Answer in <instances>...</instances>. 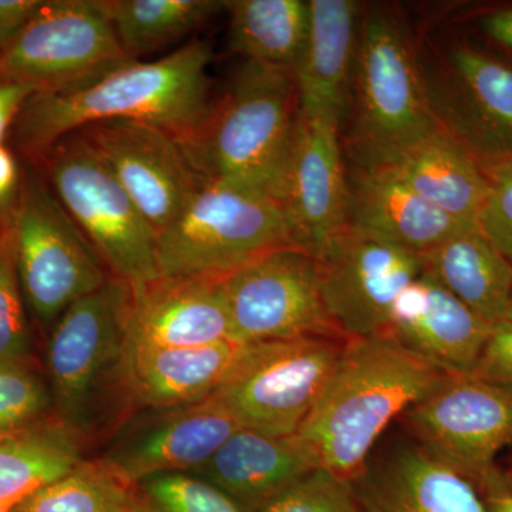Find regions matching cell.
<instances>
[{
	"instance_id": "40",
	"label": "cell",
	"mask_w": 512,
	"mask_h": 512,
	"mask_svg": "<svg viewBox=\"0 0 512 512\" xmlns=\"http://www.w3.org/2000/svg\"><path fill=\"white\" fill-rule=\"evenodd\" d=\"M485 512H512V477L498 468L477 488Z\"/></svg>"
},
{
	"instance_id": "1",
	"label": "cell",
	"mask_w": 512,
	"mask_h": 512,
	"mask_svg": "<svg viewBox=\"0 0 512 512\" xmlns=\"http://www.w3.org/2000/svg\"><path fill=\"white\" fill-rule=\"evenodd\" d=\"M447 376L387 333L346 340L338 365L296 436L311 448L320 468L352 481L393 421Z\"/></svg>"
},
{
	"instance_id": "41",
	"label": "cell",
	"mask_w": 512,
	"mask_h": 512,
	"mask_svg": "<svg viewBox=\"0 0 512 512\" xmlns=\"http://www.w3.org/2000/svg\"><path fill=\"white\" fill-rule=\"evenodd\" d=\"M485 35L512 52V8L495 10L481 20Z\"/></svg>"
},
{
	"instance_id": "10",
	"label": "cell",
	"mask_w": 512,
	"mask_h": 512,
	"mask_svg": "<svg viewBox=\"0 0 512 512\" xmlns=\"http://www.w3.org/2000/svg\"><path fill=\"white\" fill-rule=\"evenodd\" d=\"M136 62L121 47L104 0H49L0 50V80L66 92Z\"/></svg>"
},
{
	"instance_id": "28",
	"label": "cell",
	"mask_w": 512,
	"mask_h": 512,
	"mask_svg": "<svg viewBox=\"0 0 512 512\" xmlns=\"http://www.w3.org/2000/svg\"><path fill=\"white\" fill-rule=\"evenodd\" d=\"M229 46L247 62L291 69L298 63L311 22L305 0L228 2Z\"/></svg>"
},
{
	"instance_id": "21",
	"label": "cell",
	"mask_w": 512,
	"mask_h": 512,
	"mask_svg": "<svg viewBox=\"0 0 512 512\" xmlns=\"http://www.w3.org/2000/svg\"><path fill=\"white\" fill-rule=\"evenodd\" d=\"M319 468L318 458L298 436L269 437L239 429L195 474L220 488L247 512L269 501Z\"/></svg>"
},
{
	"instance_id": "36",
	"label": "cell",
	"mask_w": 512,
	"mask_h": 512,
	"mask_svg": "<svg viewBox=\"0 0 512 512\" xmlns=\"http://www.w3.org/2000/svg\"><path fill=\"white\" fill-rule=\"evenodd\" d=\"M471 375L512 389V325L503 322L491 329Z\"/></svg>"
},
{
	"instance_id": "32",
	"label": "cell",
	"mask_w": 512,
	"mask_h": 512,
	"mask_svg": "<svg viewBox=\"0 0 512 512\" xmlns=\"http://www.w3.org/2000/svg\"><path fill=\"white\" fill-rule=\"evenodd\" d=\"M137 485L148 512H247L220 488L185 471L157 474Z\"/></svg>"
},
{
	"instance_id": "39",
	"label": "cell",
	"mask_w": 512,
	"mask_h": 512,
	"mask_svg": "<svg viewBox=\"0 0 512 512\" xmlns=\"http://www.w3.org/2000/svg\"><path fill=\"white\" fill-rule=\"evenodd\" d=\"M22 177L19 165L8 147L0 146V218L9 215L15 207Z\"/></svg>"
},
{
	"instance_id": "12",
	"label": "cell",
	"mask_w": 512,
	"mask_h": 512,
	"mask_svg": "<svg viewBox=\"0 0 512 512\" xmlns=\"http://www.w3.org/2000/svg\"><path fill=\"white\" fill-rule=\"evenodd\" d=\"M221 286L229 339L237 345L305 336L342 338L323 306L316 258L306 249H272L221 278Z\"/></svg>"
},
{
	"instance_id": "14",
	"label": "cell",
	"mask_w": 512,
	"mask_h": 512,
	"mask_svg": "<svg viewBox=\"0 0 512 512\" xmlns=\"http://www.w3.org/2000/svg\"><path fill=\"white\" fill-rule=\"evenodd\" d=\"M96 151L156 234L202 184L177 137L153 124L106 120L77 131Z\"/></svg>"
},
{
	"instance_id": "4",
	"label": "cell",
	"mask_w": 512,
	"mask_h": 512,
	"mask_svg": "<svg viewBox=\"0 0 512 512\" xmlns=\"http://www.w3.org/2000/svg\"><path fill=\"white\" fill-rule=\"evenodd\" d=\"M131 288L110 278L50 329L47 373L55 416L90 446L137 412L128 382Z\"/></svg>"
},
{
	"instance_id": "38",
	"label": "cell",
	"mask_w": 512,
	"mask_h": 512,
	"mask_svg": "<svg viewBox=\"0 0 512 512\" xmlns=\"http://www.w3.org/2000/svg\"><path fill=\"white\" fill-rule=\"evenodd\" d=\"M35 93L26 84L0 80V146L5 143L10 128L15 126L26 101Z\"/></svg>"
},
{
	"instance_id": "42",
	"label": "cell",
	"mask_w": 512,
	"mask_h": 512,
	"mask_svg": "<svg viewBox=\"0 0 512 512\" xmlns=\"http://www.w3.org/2000/svg\"><path fill=\"white\" fill-rule=\"evenodd\" d=\"M504 322L511 323L512 325V299L510 309H508L507 318H505Z\"/></svg>"
},
{
	"instance_id": "20",
	"label": "cell",
	"mask_w": 512,
	"mask_h": 512,
	"mask_svg": "<svg viewBox=\"0 0 512 512\" xmlns=\"http://www.w3.org/2000/svg\"><path fill=\"white\" fill-rule=\"evenodd\" d=\"M450 96L439 126L481 165L512 156V67L470 46L450 52ZM441 117V116H440Z\"/></svg>"
},
{
	"instance_id": "24",
	"label": "cell",
	"mask_w": 512,
	"mask_h": 512,
	"mask_svg": "<svg viewBox=\"0 0 512 512\" xmlns=\"http://www.w3.org/2000/svg\"><path fill=\"white\" fill-rule=\"evenodd\" d=\"M441 211L478 225L490 195V181L477 157L441 126L387 165Z\"/></svg>"
},
{
	"instance_id": "27",
	"label": "cell",
	"mask_w": 512,
	"mask_h": 512,
	"mask_svg": "<svg viewBox=\"0 0 512 512\" xmlns=\"http://www.w3.org/2000/svg\"><path fill=\"white\" fill-rule=\"evenodd\" d=\"M90 446L56 416L0 431V507L20 501L69 476L89 460Z\"/></svg>"
},
{
	"instance_id": "30",
	"label": "cell",
	"mask_w": 512,
	"mask_h": 512,
	"mask_svg": "<svg viewBox=\"0 0 512 512\" xmlns=\"http://www.w3.org/2000/svg\"><path fill=\"white\" fill-rule=\"evenodd\" d=\"M9 512H148V508L137 484L94 456Z\"/></svg>"
},
{
	"instance_id": "26",
	"label": "cell",
	"mask_w": 512,
	"mask_h": 512,
	"mask_svg": "<svg viewBox=\"0 0 512 512\" xmlns=\"http://www.w3.org/2000/svg\"><path fill=\"white\" fill-rule=\"evenodd\" d=\"M421 256L426 271L484 322L493 328L504 322L512 299V265L480 225Z\"/></svg>"
},
{
	"instance_id": "7",
	"label": "cell",
	"mask_w": 512,
	"mask_h": 512,
	"mask_svg": "<svg viewBox=\"0 0 512 512\" xmlns=\"http://www.w3.org/2000/svg\"><path fill=\"white\" fill-rule=\"evenodd\" d=\"M39 160L53 194L111 278L136 286L160 276L156 232L82 134L60 138Z\"/></svg>"
},
{
	"instance_id": "34",
	"label": "cell",
	"mask_w": 512,
	"mask_h": 512,
	"mask_svg": "<svg viewBox=\"0 0 512 512\" xmlns=\"http://www.w3.org/2000/svg\"><path fill=\"white\" fill-rule=\"evenodd\" d=\"M258 512H363L349 480L316 468Z\"/></svg>"
},
{
	"instance_id": "11",
	"label": "cell",
	"mask_w": 512,
	"mask_h": 512,
	"mask_svg": "<svg viewBox=\"0 0 512 512\" xmlns=\"http://www.w3.org/2000/svg\"><path fill=\"white\" fill-rule=\"evenodd\" d=\"M315 258L323 306L346 340L387 333L400 293L424 272L423 256L352 222Z\"/></svg>"
},
{
	"instance_id": "22",
	"label": "cell",
	"mask_w": 512,
	"mask_h": 512,
	"mask_svg": "<svg viewBox=\"0 0 512 512\" xmlns=\"http://www.w3.org/2000/svg\"><path fill=\"white\" fill-rule=\"evenodd\" d=\"M311 22L293 67L303 117L340 123L355 63L360 8L352 0H309Z\"/></svg>"
},
{
	"instance_id": "19",
	"label": "cell",
	"mask_w": 512,
	"mask_h": 512,
	"mask_svg": "<svg viewBox=\"0 0 512 512\" xmlns=\"http://www.w3.org/2000/svg\"><path fill=\"white\" fill-rule=\"evenodd\" d=\"M130 288V348H194L231 340L221 278L158 276Z\"/></svg>"
},
{
	"instance_id": "18",
	"label": "cell",
	"mask_w": 512,
	"mask_h": 512,
	"mask_svg": "<svg viewBox=\"0 0 512 512\" xmlns=\"http://www.w3.org/2000/svg\"><path fill=\"white\" fill-rule=\"evenodd\" d=\"M491 329L424 266L394 303L387 335L448 375H471Z\"/></svg>"
},
{
	"instance_id": "23",
	"label": "cell",
	"mask_w": 512,
	"mask_h": 512,
	"mask_svg": "<svg viewBox=\"0 0 512 512\" xmlns=\"http://www.w3.org/2000/svg\"><path fill=\"white\" fill-rule=\"evenodd\" d=\"M350 222L419 255L478 227L441 211L384 167L360 171L350 191Z\"/></svg>"
},
{
	"instance_id": "15",
	"label": "cell",
	"mask_w": 512,
	"mask_h": 512,
	"mask_svg": "<svg viewBox=\"0 0 512 512\" xmlns=\"http://www.w3.org/2000/svg\"><path fill=\"white\" fill-rule=\"evenodd\" d=\"M241 429L214 397L184 406L140 409L104 441L100 460L137 484L195 470Z\"/></svg>"
},
{
	"instance_id": "5",
	"label": "cell",
	"mask_w": 512,
	"mask_h": 512,
	"mask_svg": "<svg viewBox=\"0 0 512 512\" xmlns=\"http://www.w3.org/2000/svg\"><path fill=\"white\" fill-rule=\"evenodd\" d=\"M352 146L362 170L387 167L439 123L406 30L382 10L360 20Z\"/></svg>"
},
{
	"instance_id": "37",
	"label": "cell",
	"mask_w": 512,
	"mask_h": 512,
	"mask_svg": "<svg viewBox=\"0 0 512 512\" xmlns=\"http://www.w3.org/2000/svg\"><path fill=\"white\" fill-rule=\"evenodd\" d=\"M43 0H0V50L32 19Z\"/></svg>"
},
{
	"instance_id": "16",
	"label": "cell",
	"mask_w": 512,
	"mask_h": 512,
	"mask_svg": "<svg viewBox=\"0 0 512 512\" xmlns=\"http://www.w3.org/2000/svg\"><path fill=\"white\" fill-rule=\"evenodd\" d=\"M279 205L292 244L313 256L348 227L350 190L343 173L339 123L308 119L299 113Z\"/></svg>"
},
{
	"instance_id": "17",
	"label": "cell",
	"mask_w": 512,
	"mask_h": 512,
	"mask_svg": "<svg viewBox=\"0 0 512 512\" xmlns=\"http://www.w3.org/2000/svg\"><path fill=\"white\" fill-rule=\"evenodd\" d=\"M350 483L363 512H485L476 485L412 436L373 450Z\"/></svg>"
},
{
	"instance_id": "2",
	"label": "cell",
	"mask_w": 512,
	"mask_h": 512,
	"mask_svg": "<svg viewBox=\"0 0 512 512\" xmlns=\"http://www.w3.org/2000/svg\"><path fill=\"white\" fill-rule=\"evenodd\" d=\"M207 43L191 42L150 63H128L66 92L35 93L13 131L20 150L39 158L60 138L106 120L153 124L180 138L210 107Z\"/></svg>"
},
{
	"instance_id": "25",
	"label": "cell",
	"mask_w": 512,
	"mask_h": 512,
	"mask_svg": "<svg viewBox=\"0 0 512 512\" xmlns=\"http://www.w3.org/2000/svg\"><path fill=\"white\" fill-rule=\"evenodd\" d=\"M238 348L232 340L194 348L128 346V382L136 409L211 399L224 382Z\"/></svg>"
},
{
	"instance_id": "43",
	"label": "cell",
	"mask_w": 512,
	"mask_h": 512,
	"mask_svg": "<svg viewBox=\"0 0 512 512\" xmlns=\"http://www.w3.org/2000/svg\"><path fill=\"white\" fill-rule=\"evenodd\" d=\"M0 512H9V510H6V508L0 507Z\"/></svg>"
},
{
	"instance_id": "33",
	"label": "cell",
	"mask_w": 512,
	"mask_h": 512,
	"mask_svg": "<svg viewBox=\"0 0 512 512\" xmlns=\"http://www.w3.org/2000/svg\"><path fill=\"white\" fill-rule=\"evenodd\" d=\"M52 407L49 383L29 360L0 363V431L45 419Z\"/></svg>"
},
{
	"instance_id": "13",
	"label": "cell",
	"mask_w": 512,
	"mask_h": 512,
	"mask_svg": "<svg viewBox=\"0 0 512 512\" xmlns=\"http://www.w3.org/2000/svg\"><path fill=\"white\" fill-rule=\"evenodd\" d=\"M402 419L424 450L478 488L498 470L501 451L512 446V389L448 375Z\"/></svg>"
},
{
	"instance_id": "31",
	"label": "cell",
	"mask_w": 512,
	"mask_h": 512,
	"mask_svg": "<svg viewBox=\"0 0 512 512\" xmlns=\"http://www.w3.org/2000/svg\"><path fill=\"white\" fill-rule=\"evenodd\" d=\"M23 360H30V330L9 214L0 218V363Z\"/></svg>"
},
{
	"instance_id": "29",
	"label": "cell",
	"mask_w": 512,
	"mask_h": 512,
	"mask_svg": "<svg viewBox=\"0 0 512 512\" xmlns=\"http://www.w3.org/2000/svg\"><path fill=\"white\" fill-rule=\"evenodd\" d=\"M227 5L218 0H104L121 47L136 62L190 35Z\"/></svg>"
},
{
	"instance_id": "35",
	"label": "cell",
	"mask_w": 512,
	"mask_h": 512,
	"mask_svg": "<svg viewBox=\"0 0 512 512\" xmlns=\"http://www.w3.org/2000/svg\"><path fill=\"white\" fill-rule=\"evenodd\" d=\"M483 167L490 181V195L478 225L512 265V156Z\"/></svg>"
},
{
	"instance_id": "9",
	"label": "cell",
	"mask_w": 512,
	"mask_h": 512,
	"mask_svg": "<svg viewBox=\"0 0 512 512\" xmlns=\"http://www.w3.org/2000/svg\"><path fill=\"white\" fill-rule=\"evenodd\" d=\"M10 218L26 306L52 329L70 306L111 276L47 181L36 173L23 174Z\"/></svg>"
},
{
	"instance_id": "6",
	"label": "cell",
	"mask_w": 512,
	"mask_h": 512,
	"mask_svg": "<svg viewBox=\"0 0 512 512\" xmlns=\"http://www.w3.org/2000/svg\"><path fill=\"white\" fill-rule=\"evenodd\" d=\"M293 245L272 198L202 181L177 218L157 235L165 278H224L272 249Z\"/></svg>"
},
{
	"instance_id": "8",
	"label": "cell",
	"mask_w": 512,
	"mask_h": 512,
	"mask_svg": "<svg viewBox=\"0 0 512 512\" xmlns=\"http://www.w3.org/2000/svg\"><path fill=\"white\" fill-rule=\"evenodd\" d=\"M346 340L305 336L239 345L214 399L241 429L295 436L338 365Z\"/></svg>"
},
{
	"instance_id": "3",
	"label": "cell",
	"mask_w": 512,
	"mask_h": 512,
	"mask_svg": "<svg viewBox=\"0 0 512 512\" xmlns=\"http://www.w3.org/2000/svg\"><path fill=\"white\" fill-rule=\"evenodd\" d=\"M291 69L247 62L220 100L177 138L201 180L231 185L279 204L299 126Z\"/></svg>"
}]
</instances>
